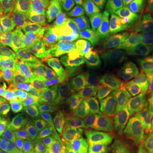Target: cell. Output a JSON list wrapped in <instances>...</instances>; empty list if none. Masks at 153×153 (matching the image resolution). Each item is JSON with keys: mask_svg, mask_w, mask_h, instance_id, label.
Here are the masks:
<instances>
[{"mask_svg": "<svg viewBox=\"0 0 153 153\" xmlns=\"http://www.w3.org/2000/svg\"><path fill=\"white\" fill-rule=\"evenodd\" d=\"M0 99L14 131L53 119L63 99L46 61H12L0 68Z\"/></svg>", "mask_w": 153, "mask_h": 153, "instance_id": "1", "label": "cell"}, {"mask_svg": "<svg viewBox=\"0 0 153 153\" xmlns=\"http://www.w3.org/2000/svg\"><path fill=\"white\" fill-rule=\"evenodd\" d=\"M48 66L66 111L87 116L111 82L105 61L90 49L56 39L48 55Z\"/></svg>", "mask_w": 153, "mask_h": 153, "instance_id": "2", "label": "cell"}, {"mask_svg": "<svg viewBox=\"0 0 153 153\" xmlns=\"http://www.w3.org/2000/svg\"><path fill=\"white\" fill-rule=\"evenodd\" d=\"M121 36V14L104 0H61L58 38L97 53L109 68L116 63Z\"/></svg>", "mask_w": 153, "mask_h": 153, "instance_id": "3", "label": "cell"}, {"mask_svg": "<svg viewBox=\"0 0 153 153\" xmlns=\"http://www.w3.org/2000/svg\"><path fill=\"white\" fill-rule=\"evenodd\" d=\"M61 0H0L16 38L14 61H46L58 38Z\"/></svg>", "mask_w": 153, "mask_h": 153, "instance_id": "4", "label": "cell"}, {"mask_svg": "<svg viewBox=\"0 0 153 153\" xmlns=\"http://www.w3.org/2000/svg\"><path fill=\"white\" fill-rule=\"evenodd\" d=\"M99 134L126 128L153 126V95L111 82L87 112Z\"/></svg>", "mask_w": 153, "mask_h": 153, "instance_id": "5", "label": "cell"}, {"mask_svg": "<svg viewBox=\"0 0 153 153\" xmlns=\"http://www.w3.org/2000/svg\"><path fill=\"white\" fill-rule=\"evenodd\" d=\"M153 58V0H134L121 14L116 63Z\"/></svg>", "mask_w": 153, "mask_h": 153, "instance_id": "6", "label": "cell"}, {"mask_svg": "<svg viewBox=\"0 0 153 153\" xmlns=\"http://www.w3.org/2000/svg\"><path fill=\"white\" fill-rule=\"evenodd\" d=\"M97 136L82 114L65 111L53 124L51 153H92Z\"/></svg>", "mask_w": 153, "mask_h": 153, "instance_id": "7", "label": "cell"}, {"mask_svg": "<svg viewBox=\"0 0 153 153\" xmlns=\"http://www.w3.org/2000/svg\"><path fill=\"white\" fill-rule=\"evenodd\" d=\"M92 153H153V126L126 128L100 134Z\"/></svg>", "mask_w": 153, "mask_h": 153, "instance_id": "8", "label": "cell"}, {"mask_svg": "<svg viewBox=\"0 0 153 153\" xmlns=\"http://www.w3.org/2000/svg\"><path fill=\"white\" fill-rule=\"evenodd\" d=\"M53 126L34 124L12 131L0 140V153H51Z\"/></svg>", "mask_w": 153, "mask_h": 153, "instance_id": "9", "label": "cell"}, {"mask_svg": "<svg viewBox=\"0 0 153 153\" xmlns=\"http://www.w3.org/2000/svg\"><path fill=\"white\" fill-rule=\"evenodd\" d=\"M111 78L123 87L153 95V58L117 63L111 70Z\"/></svg>", "mask_w": 153, "mask_h": 153, "instance_id": "10", "label": "cell"}, {"mask_svg": "<svg viewBox=\"0 0 153 153\" xmlns=\"http://www.w3.org/2000/svg\"><path fill=\"white\" fill-rule=\"evenodd\" d=\"M16 58V38L0 9V68L10 65Z\"/></svg>", "mask_w": 153, "mask_h": 153, "instance_id": "11", "label": "cell"}, {"mask_svg": "<svg viewBox=\"0 0 153 153\" xmlns=\"http://www.w3.org/2000/svg\"><path fill=\"white\" fill-rule=\"evenodd\" d=\"M12 131H14L12 123H10V119H9V114H7L5 105H4L2 99H0V140L5 138L7 134H10Z\"/></svg>", "mask_w": 153, "mask_h": 153, "instance_id": "12", "label": "cell"}, {"mask_svg": "<svg viewBox=\"0 0 153 153\" xmlns=\"http://www.w3.org/2000/svg\"><path fill=\"white\" fill-rule=\"evenodd\" d=\"M104 2L111 7V9H112V10L117 12V14H123V12L131 5L134 0H104Z\"/></svg>", "mask_w": 153, "mask_h": 153, "instance_id": "13", "label": "cell"}]
</instances>
